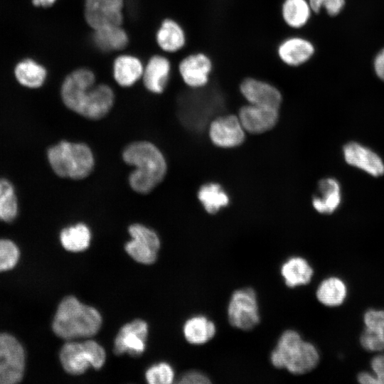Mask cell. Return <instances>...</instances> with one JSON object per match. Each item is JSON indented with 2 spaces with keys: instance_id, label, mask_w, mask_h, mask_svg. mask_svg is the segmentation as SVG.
I'll list each match as a JSON object with an SVG mask.
<instances>
[{
  "instance_id": "6da1fadb",
  "label": "cell",
  "mask_w": 384,
  "mask_h": 384,
  "mask_svg": "<svg viewBox=\"0 0 384 384\" xmlns=\"http://www.w3.org/2000/svg\"><path fill=\"white\" fill-rule=\"evenodd\" d=\"M61 97L70 110L90 119H99L111 110L114 95L110 87L95 85V76L87 68L68 74L61 86Z\"/></svg>"
},
{
  "instance_id": "7a4b0ae2",
  "label": "cell",
  "mask_w": 384,
  "mask_h": 384,
  "mask_svg": "<svg viewBox=\"0 0 384 384\" xmlns=\"http://www.w3.org/2000/svg\"><path fill=\"white\" fill-rule=\"evenodd\" d=\"M124 161L135 167L129 176L131 188L139 193L151 191L164 178L166 160L153 144L138 141L129 144L123 151Z\"/></svg>"
},
{
  "instance_id": "3957f363",
  "label": "cell",
  "mask_w": 384,
  "mask_h": 384,
  "mask_svg": "<svg viewBox=\"0 0 384 384\" xmlns=\"http://www.w3.org/2000/svg\"><path fill=\"white\" fill-rule=\"evenodd\" d=\"M270 360L274 368L299 375L311 372L317 366L320 354L316 346L304 340L298 331L287 329L279 336Z\"/></svg>"
},
{
  "instance_id": "277c9868",
  "label": "cell",
  "mask_w": 384,
  "mask_h": 384,
  "mask_svg": "<svg viewBox=\"0 0 384 384\" xmlns=\"http://www.w3.org/2000/svg\"><path fill=\"white\" fill-rule=\"evenodd\" d=\"M101 324L102 317L96 309L68 296L59 304L52 328L58 337L71 340L94 336Z\"/></svg>"
},
{
  "instance_id": "5b68a950",
  "label": "cell",
  "mask_w": 384,
  "mask_h": 384,
  "mask_svg": "<svg viewBox=\"0 0 384 384\" xmlns=\"http://www.w3.org/2000/svg\"><path fill=\"white\" fill-rule=\"evenodd\" d=\"M48 159L53 171L63 178L82 179L94 166L92 153L82 143L61 142L48 149Z\"/></svg>"
},
{
  "instance_id": "8992f818",
  "label": "cell",
  "mask_w": 384,
  "mask_h": 384,
  "mask_svg": "<svg viewBox=\"0 0 384 384\" xmlns=\"http://www.w3.org/2000/svg\"><path fill=\"white\" fill-rule=\"evenodd\" d=\"M104 348L96 341L68 342L61 348L60 360L64 370L71 375H80L90 366L100 369L105 363Z\"/></svg>"
},
{
  "instance_id": "52a82bcc",
  "label": "cell",
  "mask_w": 384,
  "mask_h": 384,
  "mask_svg": "<svg viewBox=\"0 0 384 384\" xmlns=\"http://www.w3.org/2000/svg\"><path fill=\"white\" fill-rule=\"evenodd\" d=\"M227 317L229 324L242 331H250L260 322L257 293L252 287L235 290L228 303Z\"/></svg>"
},
{
  "instance_id": "ba28073f",
  "label": "cell",
  "mask_w": 384,
  "mask_h": 384,
  "mask_svg": "<svg viewBox=\"0 0 384 384\" xmlns=\"http://www.w3.org/2000/svg\"><path fill=\"white\" fill-rule=\"evenodd\" d=\"M25 370V352L13 336L0 334V384L20 382Z\"/></svg>"
},
{
  "instance_id": "9c48e42d",
  "label": "cell",
  "mask_w": 384,
  "mask_h": 384,
  "mask_svg": "<svg viewBox=\"0 0 384 384\" xmlns=\"http://www.w3.org/2000/svg\"><path fill=\"white\" fill-rule=\"evenodd\" d=\"M129 233L132 240L125 245L128 255L139 263H154L160 247V240L156 233L142 224L130 225Z\"/></svg>"
},
{
  "instance_id": "30bf717a",
  "label": "cell",
  "mask_w": 384,
  "mask_h": 384,
  "mask_svg": "<svg viewBox=\"0 0 384 384\" xmlns=\"http://www.w3.org/2000/svg\"><path fill=\"white\" fill-rule=\"evenodd\" d=\"M123 6L124 0H85V19L93 30L122 25Z\"/></svg>"
},
{
  "instance_id": "8fae6325",
  "label": "cell",
  "mask_w": 384,
  "mask_h": 384,
  "mask_svg": "<svg viewBox=\"0 0 384 384\" xmlns=\"http://www.w3.org/2000/svg\"><path fill=\"white\" fill-rule=\"evenodd\" d=\"M147 334L148 326L144 321L136 319L126 324L120 329L114 339V353L140 355L145 349Z\"/></svg>"
},
{
  "instance_id": "7c38bea8",
  "label": "cell",
  "mask_w": 384,
  "mask_h": 384,
  "mask_svg": "<svg viewBox=\"0 0 384 384\" xmlns=\"http://www.w3.org/2000/svg\"><path fill=\"white\" fill-rule=\"evenodd\" d=\"M240 90L251 105L279 110L282 101L281 92L276 87L254 78L244 79Z\"/></svg>"
},
{
  "instance_id": "4fadbf2b",
  "label": "cell",
  "mask_w": 384,
  "mask_h": 384,
  "mask_svg": "<svg viewBox=\"0 0 384 384\" xmlns=\"http://www.w3.org/2000/svg\"><path fill=\"white\" fill-rule=\"evenodd\" d=\"M346 162L372 176L384 174V162L380 156L370 148L356 142H350L343 148Z\"/></svg>"
},
{
  "instance_id": "5bb4252c",
  "label": "cell",
  "mask_w": 384,
  "mask_h": 384,
  "mask_svg": "<svg viewBox=\"0 0 384 384\" xmlns=\"http://www.w3.org/2000/svg\"><path fill=\"white\" fill-rule=\"evenodd\" d=\"M213 63L203 53H196L185 57L179 63L178 71L183 82L193 88L205 86L209 80Z\"/></svg>"
},
{
  "instance_id": "9a60e30c",
  "label": "cell",
  "mask_w": 384,
  "mask_h": 384,
  "mask_svg": "<svg viewBox=\"0 0 384 384\" xmlns=\"http://www.w3.org/2000/svg\"><path fill=\"white\" fill-rule=\"evenodd\" d=\"M244 130L238 117L228 115L217 118L211 123L209 135L215 145L233 147L243 142Z\"/></svg>"
},
{
  "instance_id": "2e32d148",
  "label": "cell",
  "mask_w": 384,
  "mask_h": 384,
  "mask_svg": "<svg viewBox=\"0 0 384 384\" xmlns=\"http://www.w3.org/2000/svg\"><path fill=\"white\" fill-rule=\"evenodd\" d=\"M238 118L245 130L260 134L272 129L278 119V110L249 104L239 111Z\"/></svg>"
},
{
  "instance_id": "e0dca14e",
  "label": "cell",
  "mask_w": 384,
  "mask_h": 384,
  "mask_svg": "<svg viewBox=\"0 0 384 384\" xmlns=\"http://www.w3.org/2000/svg\"><path fill=\"white\" fill-rule=\"evenodd\" d=\"M314 50V46L309 41L299 36H291L279 43L277 52L283 63L297 67L307 62Z\"/></svg>"
},
{
  "instance_id": "ac0fdd59",
  "label": "cell",
  "mask_w": 384,
  "mask_h": 384,
  "mask_svg": "<svg viewBox=\"0 0 384 384\" xmlns=\"http://www.w3.org/2000/svg\"><path fill=\"white\" fill-rule=\"evenodd\" d=\"M279 271L285 285L289 288L308 284L314 272L308 260L301 256L288 257L281 265Z\"/></svg>"
},
{
  "instance_id": "d6986e66",
  "label": "cell",
  "mask_w": 384,
  "mask_h": 384,
  "mask_svg": "<svg viewBox=\"0 0 384 384\" xmlns=\"http://www.w3.org/2000/svg\"><path fill=\"white\" fill-rule=\"evenodd\" d=\"M341 203L339 182L331 177L321 179L318 184L317 193L312 199L314 209L319 213L331 214L337 210Z\"/></svg>"
},
{
  "instance_id": "ffe728a7",
  "label": "cell",
  "mask_w": 384,
  "mask_h": 384,
  "mask_svg": "<svg viewBox=\"0 0 384 384\" xmlns=\"http://www.w3.org/2000/svg\"><path fill=\"white\" fill-rule=\"evenodd\" d=\"M171 71L169 60L159 55L152 56L144 68L143 83L153 93H161L165 89Z\"/></svg>"
},
{
  "instance_id": "44dd1931",
  "label": "cell",
  "mask_w": 384,
  "mask_h": 384,
  "mask_svg": "<svg viewBox=\"0 0 384 384\" xmlns=\"http://www.w3.org/2000/svg\"><path fill=\"white\" fill-rule=\"evenodd\" d=\"M185 339L193 345H203L216 334L215 323L207 316L197 314L187 319L183 326Z\"/></svg>"
},
{
  "instance_id": "7402d4cb",
  "label": "cell",
  "mask_w": 384,
  "mask_h": 384,
  "mask_svg": "<svg viewBox=\"0 0 384 384\" xmlns=\"http://www.w3.org/2000/svg\"><path fill=\"white\" fill-rule=\"evenodd\" d=\"M144 68L141 60L137 57L122 55L114 61L113 76L120 86L129 87L142 77Z\"/></svg>"
},
{
  "instance_id": "603a6c76",
  "label": "cell",
  "mask_w": 384,
  "mask_h": 384,
  "mask_svg": "<svg viewBox=\"0 0 384 384\" xmlns=\"http://www.w3.org/2000/svg\"><path fill=\"white\" fill-rule=\"evenodd\" d=\"M156 43L164 51L174 53L181 50L186 43V34L182 27L173 19L163 21L157 31Z\"/></svg>"
},
{
  "instance_id": "cb8c5ba5",
  "label": "cell",
  "mask_w": 384,
  "mask_h": 384,
  "mask_svg": "<svg viewBox=\"0 0 384 384\" xmlns=\"http://www.w3.org/2000/svg\"><path fill=\"white\" fill-rule=\"evenodd\" d=\"M347 287L343 280L335 276L323 279L317 287L316 297L323 305L329 307L342 304L347 296Z\"/></svg>"
},
{
  "instance_id": "d4e9b609",
  "label": "cell",
  "mask_w": 384,
  "mask_h": 384,
  "mask_svg": "<svg viewBox=\"0 0 384 384\" xmlns=\"http://www.w3.org/2000/svg\"><path fill=\"white\" fill-rule=\"evenodd\" d=\"M93 41L102 51L120 50L129 41L128 35L121 25L108 26L94 30Z\"/></svg>"
},
{
  "instance_id": "484cf974",
  "label": "cell",
  "mask_w": 384,
  "mask_h": 384,
  "mask_svg": "<svg viewBox=\"0 0 384 384\" xmlns=\"http://www.w3.org/2000/svg\"><path fill=\"white\" fill-rule=\"evenodd\" d=\"M311 11L307 0H284L281 9L284 22L292 29L304 26L311 17Z\"/></svg>"
},
{
  "instance_id": "4316f807",
  "label": "cell",
  "mask_w": 384,
  "mask_h": 384,
  "mask_svg": "<svg viewBox=\"0 0 384 384\" xmlns=\"http://www.w3.org/2000/svg\"><path fill=\"white\" fill-rule=\"evenodd\" d=\"M46 75L45 68L31 59L20 62L15 68V75L18 81L31 88L41 87L46 80Z\"/></svg>"
},
{
  "instance_id": "83f0119b",
  "label": "cell",
  "mask_w": 384,
  "mask_h": 384,
  "mask_svg": "<svg viewBox=\"0 0 384 384\" xmlns=\"http://www.w3.org/2000/svg\"><path fill=\"white\" fill-rule=\"evenodd\" d=\"M90 238V231L83 223L63 229L60 236L63 247L70 252L86 250L89 247Z\"/></svg>"
},
{
  "instance_id": "f1b7e54d",
  "label": "cell",
  "mask_w": 384,
  "mask_h": 384,
  "mask_svg": "<svg viewBox=\"0 0 384 384\" xmlns=\"http://www.w3.org/2000/svg\"><path fill=\"white\" fill-rule=\"evenodd\" d=\"M198 197L206 211L212 214L217 213L229 203V198L226 193L220 185L214 183L201 186Z\"/></svg>"
},
{
  "instance_id": "f546056e",
  "label": "cell",
  "mask_w": 384,
  "mask_h": 384,
  "mask_svg": "<svg viewBox=\"0 0 384 384\" xmlns=\"http://www.w3.org/2000/svg\"><path fill=\"white\" fill-rule=\"evenodd\" d=\"M18 214V204L14 189L6 179H0V220L10 222Z\"/></svg>"
},
{
  "instance_id": "4dcf8cb0",
  "label": "cell",
  "mask_w": 384,
  "mask_h": 384,
  "mask_svg": "<svg viewBox=\"0 0 384 384\" xmlns=\"http://www.w3.org/2000/svg\"><path fill=\"white\" fill-rule=\"evenodd\" d=\"M145 375L150 384H170L174 382V371L169 363L162 362L150 367Z\"/></svg>"
},
{
  "instance_id": "1f68e13d",
  "label": "cell",
  "mask_w": 384,
  "mask_h": 384,
  "mask_svg": "<svg viewBox=\"0 0 384 384\" xmlns=\"http://www.w3.org/2000/svg\"><path fill=\"white\" fill-rule=\"evenodd\" d=\"M19 250L12 241L0 240V271L12 269L18 261Z\"/></svg>"
},
{
  "instance_id": "d6a6232c",
  "label": "cell",
  "mask_w": 384,
  "mask_h": 384,
  "mask_svg": "<svg viewBox=\"0 0 384 384\" xmlns=\"http://www.w3.org/2000/svg\"><path fill=\"white\" fill-rule=\"evenodd\" d=\"M361 346L370 352L384 351V331L365 328L360 337Z\"/></svg>"
},
{
  "instance_id": "836d02e7",
  "label": "cell",
  "mask_w": 384,
  "mask_h": 384,
  "mask_svg": "<svg viewBox=\"0 0 384 384\" xmlns=\"http://www.w3.org/2000/svg\"><path fill=\"white\" fill-rule=\"evenodd\" d=\"M308 1L314 13H319L321 8H324L331 16L338 14L345 4V0H308Z\"/></svg>"
},
{
  "instance_id": "e575fe53",
  "label": "cell",
  "mask_w": 384,
  "mask_h": 384,
  "mask_svg": "<svg viewBox=\"0 0 384 384\" xmlns=\"http://www.w3.org/2000/svg\"><path fill=\"white\" fill-rule=\"evenodd\" d=\"M363 322L366 328L384 331V309L367 310L363 315Z\"/></svg>"
},
{
  "instance_id": "d590c367",
  "label": "cell",
  "mask_w": 384,
  "mask_h": 384,
  "mask_svg": "<svg viewBox=\"0 0 384 384\" xmlns=\"http://www.w3.org/2000/svg\"><path fill=\"white\" fill-rule=\"evenodd\" d=\"M178 383L186 384H206L211 383V381L206 374L201 371L194 370L183 373Z\"/></svg>"
},
{
  "instance_id": "8d00e7d4",
  "label": "cell",
  "mask_w": 384,
  "mask_h": 384,
  "mask_svg": "<svg viewBox=\"0 0 384 384\" xmlns=\"http://www.w3.org/2000/svg\"><path fill=\"white\" fill-rule=\"evenodd\" d=\"M370 367L379 384H384V353L374 356L370 361Z\"/></svg>"
},
{
  "instance_id": "74e56055",
  "label": "cell",
  "mask_w": 384,
  "mask_h": 384,
  "mask_svg": "<svg viewBox=\"0 0 384 384\" xmlns=\"http://www.w3.org/2000/svg\"><path fill=\"white\" fill-rule=\"evenodd\" d=\"M373 65L377 76L384 81V48L376 55Z\"/></svg>"
},
{
  "instance_id": "f35d334b",
  "label": "cell",
  "mask_w": 384,
  "mask_h": 384,
  "mask_svg": "<svg viewBox=\"0 0 384 384\" xmlns=\"http://www.w3.org/2000/svg\"><path fill=\"white\" fill-rule=\"evenodd\" d=\"M357 379L361 384H379L378 379L373 372H361L358 375Z\"/></svg>"
},
{
  "instance_id": "ab89813d",
  "label": "cell",
  "mask_w": 384,
  "mask_h": 384,
  "mask_svg": "<svg viewBox=\"0 0 384 384\" xmlns=\"http://www.w3.org/2000/svg\"><path fill=\"white\" fill-rule=\"evenodd\" d=\"M56 0H32L33 5L36 6L48 7L53 5Z\"/></svg>"
}]
</instances>
